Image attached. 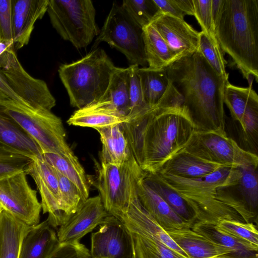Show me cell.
I'll return each mask as SVG.
<instances>
[{"instance_id": "cell-3", "label": "cell", "mask_w": 258, "mask_h": 258, "mask_svg": "<svg viewBox=\"0 0 258 258\" xmlns=\"http://www.w3.org/2000/svg\"><path fill=\"white\" fill-rule=\"evenodd\" d=\"M216 38L249 85L258 80V0H224Z\"/></svg>"}, {"instance_id": "cell-45", "label": "cell", "mask_w": 258, "mask_h": 258, "mask_svg": "<svg viewBox=\"0 0 258 258\" xmlns=\"http://www.w3.org/2000/svg\"><path fill=\"white\" fill-rule=\"evenodd\" d=\"M0 41L13 42L12 0H0Z\"/></svg>"}, {"instance_id": "cell-14", "label": "cell", "mask_w": 258, "mask_h": 258, "mask_svg": "<svg viewBox=\"0 0 258 258\" xmlns=\"http://www.w3.org/2000/svg\"><path fill=\"white\" fill-rule=\"evenodd\" d=\"M91 258H133L130 235L123 222L107 216L91 236Z\"/></svg>"}, {"instance_id": "cell-48", "label": "cell", "mask_w": 258, "mask_h": 258, "mask_svg": "<svg viewBox=\"0 0 258 258\" xmlns=\"http://www.w3.org/2000/svg\"><path fill=\"white\" fill-rule=\"evenodd\" d=\"M178 9L185 15L194 16L195 7L193 0H173Z\"/></svg>"}, {"instance_id": "cell-12", "label": "cell", "mask_w": 258, "mask_h": 258, "mask_svg": "<svg viewBox=\"0 0 258 258\" xmlns=\"http://www.w3.org/2000/svg\"><path fill=\"white\" fill-rule=\"evenodd\" d=\"M24 171L0 179V203L4 210L25 224L40 223L41 203Z\"/></svg>"}, {"instance_id": "cell-13", "label": "cell", "mask_w": 258, "mask_h": 258, "mask_svg": "<svg viewBox=\"0 0 258 258\" xmlns=\"http://www.w3.org/2000/svg\"><path fill=\"white\" fill-rule=\"evenodd\" d=\"M241 176L234 183L218 187L216 198L238 213L248 223L256 215L258 205L257 166L239 167Z\"/></svg>"}, {"instance_id": "cell-41", "label": "cell", "mask_w": 258, "mask_h": 258, "mask_svg": "<svg viewBox=\"0 0 258 258\" xmlns=\"http://www.w3.org/2000/svg\"><path fill=\"white\" fill-rule=\"evenodd\" d=\"M138 65H130L128 67V92L130 111L126 117L129 120L141 112L150 108L146 104L143 96Z\"/></svg>"}, {"instance_id": "cell-26", "label": "cell", "mask_w": 258, "mask_h": 258, "mask_svg": "<svg viewBox=\"0 0 258 258\" xmlns=\"http://www.w3.org/2000/svg\"><path fill=\"white\" fill-rule=\"evenodd\" d=\"M224 167L179 152L169 159L156 173L168 174L186 178L207 176Z\"/></svg>"}, {"instance_id": "cell-27", "label": "cell", "mask_w": 258, "mask_h": 258, "mask_svg": "<svg viewBox=\"0 0 258 258\" xmlns=\"http://www.w3.org/2000/svg\"><path fill=\"white\" fill-rule=\"evenodd\" d=\"M10 213L0 214V258H19L23 239L30 229Z\"/></svg>"}, {"instance_id": "cell-49", "label": "cell", "mask_w": 258, "mask_h": 258, "mask_svg": "<svg viewBox=\"0 0 258 258\" xmlns=\"http://www.w3.org/2000/svg\"><path fill=\"white\" fill-rule=\"evenodd\" d=\"M223 2L224 0H211V11L214 26L220 13Z\"/></svg>"}, {"instance_id": "cell-23", "label": "cell", "mask_w": 258, "mask_h": 258, "mask_svg": "<svg viewBox=\"0 0 258 258\" xmlns=\"http://www.w3.org/2000/svg\"><path fill=\"white\" fill-rule=\"evenodd\" d=\"M59 244L56 232L46 220L30 227L23 239L19 258H48Z\"/></svg>"}, {"instance_id": "cell-20", "label": "cell", "mask_w": 258, "mask_h": 258, "mask_svg": "<svg viewBox=\"0 0 258 258\" xmlns=\"http://www.w3.org/2000/svg\"><path fill=\"white\" fill-rule=\"evenodd\" d=\"M166 231L190 258H232L231 250L190 228Z\"/></svg>"}, {"instance_id": "cell-11", "label": "cell", "mask_w": 258, "mask_h": 258, "mask_svg": "<svg viewBox=\"0 0 258 258\" xmlns=\"http://www.w3.org/2000/svg\"><path fill=\"white\" fill-rule=\"evenodd\" d=\"M0 74L27 106L47 111L55 106V99L46 83L33 78L25 71L13 47L0 56Z\"/></svg>"}, {"instance_id": "cell-36", "label": "cell", "mask_w": 258, "mask_h": 258, "mask_svg": "<svg viewBox=\"0 0 258 258\" xmlns=\"http://www.w3.org/2000/svg\"><path fill=\"white\" fill-rule=\"evenodd\" d=\"M54 170L58 181L59 212L63 225L80 208L84 202L77 186L67 177Z\"/></svg>"}, {"instance_id": "cell-39", "label": "cell", "mask_w": 258, "mask_h": 258, "mask_svg": "<svg viewBox=\"0 0 258 258\" xmlns=\"http://www.w3.org/2000/svg\"><path fill=\"white\" fill-rule=\"evenodd\" d=\"M32 159L0 143V179L24 171Z\"/></svg>"}, {"instance_id": "cell-44", "label": "cell", "mask_w": 258, "mask_h": 258, "mask_svg": "<svg viewBox=\"0 0 258 258\" xmlns=\"http://www.w3.org/2000/svg\"><path fill=\"white\" fill-rule=\"evenodd\" d=\"M48 258H91L90 251L80 241L59 243Z\"/></svg>"}, {"instance_id": "cell-51", "label": "cell", "mask_w": 258, "mask_h": 258, "mask_svg": "<svg viewBox=\"0 0 258 258\" xmlns=\"http://www.w3.org/2000/svg\"><path fill=\"white\" fill-rule=\"evenodd\" d=\"M9 99H10L7 96L0 91V106L3 102Z\"/></svg>"}, {"instance_id": "cell-40", "label": "cell", "mask_w": 258, "mask_h": 258, "mask_svg": "<svg viewBox=\"0 0 258 258\" xmlns=\"http://www.w3.org/2000/svg\"><path fill=\"white\" fill-rule=\"evenodd\" d=\"M121 6L142 28L150 24L160 12L154 0H124Z\"/></svg>"}, {"instance_id": "cell-38", "label": "cell", "mask_w": 258, "mask_h": 258, "mask_svg": "<svg viewBox=\"0 0 258 258\" xmlns=\"http://www.w3.org/2000/svg\"><path fill=\"white\" fill-rule=\"evenodd\" d=\"M255 91L252 86L241 87L227 83L224 103L228 107L233 122L238 121L243 115L246 107Z\"/></svg>"}, {"instance_id": "cell-33", "label": "cell", "mask_w": 258, "mask_h": 258, "mask_svg": "<svg viewBox=\"0 0 258 258\" xmlns=\"http://www.w3.org/2000/svg\"><path fill=\"white\" fill-rule=\"evenodd\" d=\"M215 225L195 222L190 228L231 250L232 258H258L257 252L251 250L236 238L219 231Z\"/></svg>"}, {"instance_id": "cell-32", "label": "cell", "mask_w": 258, "mask_h": 258, "mask_svg": "<svg viewBox=\"0 0 258 258\" xmlns=\"http://www.w3.org/2000/svg\"><path fill=\"white\" fill-rule=\"evenodd\" d=\"M138 74L145 101L149 107H152L167 91L170 84L168 76L165 70H152L148 67L139 68Z\"/></svg>"}, {"instance_id": "cell-19", "label": "cell", "mask_w": 258, "mask_h": 258, "mask_svg": "<svg viewBox=\"0 0 258 258\" xmlns=\"http://www.w3.org/2000/svg\"><path fill=\"white\" fill-rule=\"evenodd\" d=\"M49 0H12L14 49L28 44L37 20L47 12Z\"/></svg>"}, {"instance_id": "cell-16", "label": "cell", "mask_w": 258, "mask_h": 258, "mask_svg": "<svg viewBox=\"0 0 258 258\" xmlns=\"http://www.w3.org/2000/svg\"><path fill=\"white\" fill-rule=\"evenodd\" d=\"M150 24L173 52L176 61L198 50L199 32L184 20L160 12Z\"/></svg>"}, {"instance_id": "cell-4", "label": "cell", "mask_w": 258, "mask_h": 258, "mask_svg": "<svg viewBox=\"0 0 258 258\" xmlns=\"http://www.w3.org/2000/svg\"><path fill=\"white\" fill-rule=\"evenodd\" d=\"M158 174L186 201L196 222L216 224L220 220H229L245 222L235 210L216 198L218 187L231 184L239 178V167H222L207 176L198 178Z\"/></svg>"}, {"instance_id": "cell-1", "label": "cell", "mask_w": 258, "mask_h": 258, "mask_svg": "<svg viewBox=\"0 0 258 258\" xmlns=\"http://www.w3.org/2000/svg\"><path fill=\"white\" fill-rule=\"evenodd\" d=\"M182 103L170 81L157 104L122 123L131 150L144 171L157 173L191 137L195 126Z\"/></svg>"}, {"instance_id": "cell-18", "label": "cell", "mask_w": 258, "mask_h": 258, "mask_svg": "<svg viewBox=\"0 0 258 258\" xmlns=\"http://www.w3.org/2000/svg\"><path fill=\"white\" fill-rule=\"evenodd\" d=\"M117 218L123 222L127 229L161 242L183 258H190L145 210L138 196L132 202L127 211Z\"/></svg>"}, {"instance_id": "cell-25", "label": "cell", "mask_w": 258, "mask_h": 258, "mask_svg": "<svg viewBox=\"0 0 258 258\" xmlns=\"http://www.w3.org/2000/svg\"><path fill=\"white\" fill-rule=\"evenodd\" d=\"M0 143L21 152L32 159L42 152L33 140L0 106Z\"/></svg>"}, {"instance_id": "cell-21", "label": "cell", "mask_w": 258, "mask_h": 258, "mask_svg": "<svg viewBox=\"0 0 258 258\" xmlns=\"http://www.w3.org/2000/svg\"><path fill=\"white\" fill-rule=\"evenodd\" d=\"M127 75L128 68L117 67L104 95L97 102L85 107L126 118L130 111Z\"/></svg>"}, {"instance_id": "cell-47", "label": "cell", "mask_w": 258, "mask_h": 258, "mask_svg": "<svg viewBox=\"0 0 258 258\" xmlns=\"http://www.w3.org/2000/svg\"><path fill=\"white\" fill-rule=\"evenodd\" d=\"M0 91L10 99L26 106L23 100L15 93L1 74Z\"/></svg>"}, {"instance_id": "cell-31", "label": "cell", "mask_w": 258, "mask_h": 258, "mask_svg": "<svg viewBox=\"0 0 258 258\" xmlns=\"http://www.w3.org/2000/svg\"><path fill=\"white\" fill-rule=\"evenodd\" d=\"M144 179L181 219L193 223L196 222L194 214L186 201L167 185L158 173L145 172Z\"/></svg>"}, {"instance_id": "cell-43", "label": "cell", "mask_w": 258, "mask_h": 258, "mask_svg": "<svg viewBox=\"0 0 258 258\" xmlns=\"http://www.w3.org/2000/svg\"><path fill=\"white\" fill-rule=\"evenodd\" d=\"M196 19L205 33L215 45L220 46L215 35L211 11V0H193Z\"/></svg>"}, {"instance_id": "cell-10", "label": "cell", "mask_w": 258, "mask_h": 258, "mask_svg": "<svg viewBox=\"0 0 258 258\" xmlns=\"http://www.w3.org/2000/svg\"><path fill=\"white\" fill-rule=\"evenodd\" d=\"M101 42L123 53L131 65L147 67L143 28L116 2L113 3L93 47Z\"/></svg>"}, {"instance_id": "cell-22", "label": "cell", "mask_w": 258, "mask_h": 258, "mask_svg": "<svg viewBox=\"0 0 258 258\" xmlns=\"http://www.w3.org/2000/svg\"><path fill=\"white\" fill-rule=\"evenodd\" d=\"M144 176L138 184L137 196L148 213L165 231L191 228L194 223L186 222L178 216L146 182Z\"/></svg>"}, {"instance_id": "cell-5", "label": "cell", "mask_w": 258, "mask_h": 258, "mask_svg": "<svg viewBox=\"0 0 258 258\" xmlns=\"http://www.w3.org/2000/svg\"><path fill=\"white\" fill-rule=\"evenodd\" d=\"M116 68L100 48L93 49L76 61L60 65L58 75L71 105L81 109L98 101Z\"/></svg>"}, {"instance_id": "cell-29", "label": "cell", "mask_w": 258, "mask_h": 258, "mask_svg": "<svg viewBox=\"0 0 258 258\" xmlns=\"http://www.w3.org/2000/svg\"><path fill=\"white\" fill-rule=\"evenodd\" d=\"M238 145L243 150L257 155L258 96L255 91L239 119L233 122Z\"/></svg>"}, {"instance_id": "cell-35", "label": "cell", "mask_w": 258, "mask_h": 258, "mask_svg": "<svg viewBox=\"0 0 258 258\" xmlns=\"http://www.w3.org/2000/svg\"><path fill=\"white\" fill-rule=\"evenodd\" d=\"M126 118L87 107L78 109L67 121L69 125L94 129L112 126L127 122Z\"/></svg>"}, {"instance_id": "cell-30", "label": "cell", "mask_w": 258, "mask_h": 258, "mask_svg": "<svg viewBox=\"0 0 258 258\" xmlns=\"http://www.w3.org/2000/svg\"><path fill=\"white\" fill-rule=\"evenodd\" d=\"M42 156L54 170L67 177L77 186L84 202L89 198V183L85 170L79 161H73L53 153H43Z\"/></svg>"}, {"instance_id": "cell-52", "label": "cell", "mask_w": 258, "mask_h": 258, "mask_svg": "<svg viewBox=\"0 0 258 258\" xmlns=\"http://www.w3.org/2000/svg\"><path fill=\"white\" fill-rule=\"evenodd\" d=\"M3 210H4V208H3V206H2V205L0 203V214H1V213L2 212V211Z\"/></svg>"}, {"instance_id": "cell-46", "label": "cell", "mask_w": 258, "mask_h": 258, "mask_svg": "<svg viewBox=\"0 0 258 258\" xmlns=\"http://www.w3.org/2000/svg\"><path fill=\"white\" fill-rule=\"evenodd\" d=\"M154 2L161 12L184 20V15L178 9L173 0H154Z\"/></svg>"}, {"instance_id": "cell-50", "label": "cell", "mask_w": 258, "mask_h": 258, "mask_svg": "<svg viewBox=\"0 0 258 258\" xmlns=\"http://www.w3.org/2000/svg\"><path fill=\"white\" fill-rule=\"evenodd\" d=\"M11 47L14 48L13 42L0 41V56Z\"/></svg>"}, {"instance_id": "cell-53", "label": "cell", "mask_w": 258, "mask_h": 258, "mask_svg": "<svg viewBox=\"0 0 258 258\" xmlns=\"http://www.w3.org/2000/svg\"><path fill=\"white\" fill-rule=\"evenodd\" d=\"M218 258H227V257H218Z\"/></svg>"}, {"instance_id": "cell-15", "label": "cell", "mask_w": 258, "mask_h": 258, "mask_svg": "<svg viewBox=\"0 0 258 258\" xmlns=\"http://www.w3.org/2000/svg\"><path fill=\"white\" fill-rule=\"evenodd\" d=\"M34 180L41 197L43 214H48L46 219L53 228L62 225L59 212L60 194L58 181L54 169L42 155L35 158L25 170Z\"/></svg>"}, {"instance_id": "cell-17", "label": "cell", "mask_w": 258, "mask_h": 258, "mask_svg": "<svg viewBox=\"0 0 258 258\" xmlns=\"http://www.w3.org/2000/svg\"><path fill=\"white\" fill-rule=\"evenodd\" d=\"M100 196L89 198L80 208L56 232L59 243L80 241L109 215Z\"/></svg>"}, {"instance_id": "cell-28", "label": "cell", "mask_w": 258, "mask_h": 258, "mask_svg": "<svg viewBox=\"0 0 258 258\" xmlns=\"http://www.w3.org/2000/svg\"><path fill=\"white\" fill-rule=\"evenodd\" d=\"M148 68L165 70L176 61L175 56L163 38L151 24L143 28Z\"/></svg>"}, {"instance_id": "cell-37", "label": "cell", "mask_w": 258, "mask_h": 258, "mask_svg": "<svg viewBox=\"0 0 258 258\" xmlns=\"http://www.w3.org/2000/svg\"><path fill=\"white\" fill-rule=\"evenodd\" d=\"M215 226L219 231L236 238L251 250L257 252L258 232L252 223L221 220Z\"/></svg>"}, {"instance_id": "cell-6", "label": "cell", "mask_w": 258, "mask_h": 258, "mask_svg": "<svg viewBox=\"0 0 258 258\" xmlns=\"http://www.w3.org/2000/svg\"><path fill=\"white\" fill-rule=\"evenodd\" d=\"M1 106L33 140L42 154L53 153L79 161L67 142L61 119L51 111L34 109L11 99Z\"/></svg>"}, {"instance_id": "cell-42", "label": "cell", "mask_w": 258, "mask_h": 258, "mask_svg": "<svg viewBox=\"0 0 258 258\" xmlns=\"http://www.w3.org/2000/svg\"><path fill=\"white\" fill-rule=\"evenodd\" d=\"M198 50L218 74L224 77H229L226 71L227 61L224 58L225 53L220 46L215 45L202 31L199 32Z\"/></svg>"}, {"instance_id": "cell-8", "label": "cell", "mask_w": 258, "mask_h": 258, "mask_svg": "<svg viewBox=\"0 0 258 258\" xmlns=\"http://www.w3.org/2000/svg\"><path fill=\"white\" fill-rule=\"evenodd\" d=\"M47 12L58 34L77 49L87 46L100 33L90 0H49Z\"/></svg>"}, {"instance_id": "cell-7", "label": "cell", "mask_w": 258, "mask_h": 258, "mask_svg": "<svg viewBox=\"0 0 258 258\" xmlns=\"http://www.w3.org/2000/svg\"><path fill=\"white\" fill-rule=\"evenodd\" d=\"M145 173L133 152L120 165L100 162L95 186L109 214L118 217L127 211L137 197L138 184Z\"/></svg>"}, {"instance_id": "cell-34", "label": "cell", "mask_w": 258, "mask_h": 258, "mask_svg": "<svg viewBox=\"0 0 258 258\" xmlns=\"http://www.w3.org/2000/svg\"><path fill=\"white\" fill-rule=\"evenodd\" d=\"M126 229L132 240L133 258H183L161 242Z\"/></svg>"}, {"instance_id": "cell-9", "label": "cell", "mask_w": 258, "mask_h": 258, "mask_svg": "<svg viewBox=\"0 0 258 258\" xmlns=\"http://www.w3.org/2000/svg\"><path fill=\"white\" fill-rule=\"evenodd\" d=\"M179 152L224 167L258 166V156L242 149L226 131L195 130Z\"/></svg>"}, {"instance_id": "cell-24", "label": "cell", "mask_w": 258, "mask_h": 258, "mask_svg": "<svg viewBox=\"0 0 258 258\" xmlns=\"http://www.w3.org/2000/svg\"><path fill=\"white\" fill-rule=\"evenodd\" d=\"M95 130L100 135L102 143L101 162L120 165L128 158L132 151L122 123Z\"/></svg>"}, {"instance_id": "cell-2", "label": "cell", "mask_w": 258, "mask_h": 258, "mask_svg": "<svg viewBox=\"0 0 258 258\" xmlns=\"http://www.w3.org/2000/svg\"><path fill=\"white\" fill-rule=\"evenodd\" d=\"M198 131H226L224 108L228 77L218 74L197 51L165 70Z\"/></svg>"}]
</instances>
